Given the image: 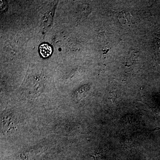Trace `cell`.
<instances>
[{"mask_svg": "<svg viewBox=\"0 0 160 160\" xmlns=\"http://www.w3.org/2000/svg\"><path fill=\"white\" fill-rule=\"evenodd\" d=\"M40 54L43 58H47L52 53L51 46L47 43L42 44L39 47Z\"/></svg>", "mask_w": 160, "mask_h": 160, "instance_id": "cell-1", "label": "cell"}, {"mask_svg": "<svg viewBox=\"0 0 160 160\" xmlns=\"http://www.w3.org/2000/svg\"><path fill=\"white\" fill-rule=\"evenodd\" d=\"M123 15H124V16H123V17H124V18H125V17H126V16H125V14H124V13H123ZM122 19H123V17L122 16V15H120V21H122ZM125 22H127V20H126V19H125Z\"/></svg>", "mask_w": 160, "mask_h": 160, "instance_id": "cell-2", "label": "cell"}, {"mask_svg": "<svg viewBox=\"0 0 160 160\" xmlns=\"http://www.w3.org/2000/svg\"><path fill=\"white\" fill-rule=\"evenodd\" d=\"M160 128H158V127H157L156 128H155V129H153V130H158V129H159Z\"/></svg>", "mask_w": 160, "mask_h": 160, "instance_id": "cell-3", "label": "cell"}]
</instances>
